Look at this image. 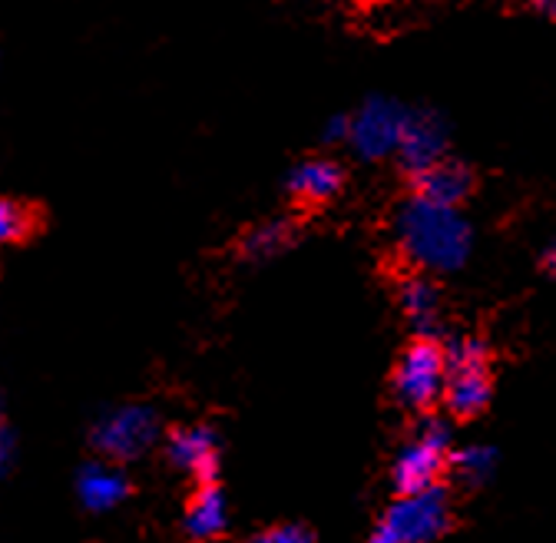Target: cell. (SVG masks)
<instances>
[{
    "label": "cell",
    "mask_w": 556,
    "mask_h": 543,
    "mask_svg": "<svg viewBox=\"0 0 556 543\" xmlns=\"http://www.w3.org/2000/svg\"><path fill=\"white\" fill-rule=\"evenodd\" d=\"M397 249L425 272H454L467 262L473 236L460 210L410 195L394 223Z\"/></svg>",
    "instance_id": "1"
},
{
    "label": "cell",
    "mask_w": 556,
    "mask_h": 543,
    "mask_svg": "<svg viewBox=\"0 0 556 543\" xmlns=\"http://www.w3.org/2000/svg\"><path fill=\"white\" fill-rule=\"evenodd\" d=\"M451 520L447 497L441 488L421 494H401L388 514L381 517L378 530L368 543H431L444 533Z\"/></svg>",
    "instance_id": "2"
},
{
    "label": "cell",
    "mask_w": 556,
    "mask_h": 543,
    "mask_svg": "<svg viewBox=\"0 0 556 543\" xmlns=\"http://www.w3.org/2000/svg\"><path fill=\"white\" fill-rule=\"evenodd\" d=\"M444 401L451 415L457 418H473L480 415L486 401H491V365L477 342L460 338L447 349V384H444Z\"/></svg>",
    "instance_id": "3"
},
{
    "label": "cell",
    "mask_w": 556,
    "mask_h": 543,
    "mask_svg": "<svg viewBox=\"0 0 556 543\" xmlns=\"http://www.w3.org/2000/svg\"><path fill=\"white\" fill-rule=\"evenodd\" d=\"M447 384V352L434 342H414L394 368V394L407 407H428L444 397Z\"/></svg>",
    "instance_id": "4"
},
{
    "label": "cell",
    "mask_w": 556,
    "mask_h": 543,
    "mask_svg": "<svg viewBox=\"0 0 556 543\" xmlns=\"http://www.w3.org/2000/svg\"><path fill=\"white\" fill-rule=\"evenodd\" d=\"M160 434V421L147 404H123L116 412L103 415L93 428V444L100 454L123 460L143 454Z\"/></svg>",
    "instance_id": "5"
},
{
    "label": "cell",
    "mask_w": 556,
    "mask_h": 543,
    "mask_svg": "<svg viewBox=\"0 0 556 543\" xmlns=\"http://www.w3.org/2000/svg\"><path fill=\"white\" fill-rule=\"evenodd\" d=\"M444 467H447V431L441 425H431L401 447L394 460V484L401 488V494L431 491L438 488Z\"/></svg>",
    "instance_id": "6"
},
{
    "label": "cell",
    "mask_w": 556,
    "mask_h": 543,
    "mask_svg": "<svg viewBox=\"0 0 556 543\" xmlns=\"http://www.w3.org/2000/svg\"><path fill=\"white\" fill-rule=\"evenodd\" d=\"M404 126H407V113L401 106H394L391 100H368L352 116L348 143L365 160H384L401 150Z\"/></svg>",
    "instance_id": "7"
},
{
    "label": "cell",
    "mask_w": 556,
    "mask_h": 543,
    "mask_svg": "<svg viewBox=\"0 0 556 543\" xmlns=\"http://www.w3.org/2000/svg\"><path fill=\"white\" fill-rule=\"evenodd\" d=\"M169 460L186 470V473H195V478L208 481L219 467V441L216 434L202 428V425H189V428H179L173 438H169Z\"/></svg>",
    "instance_id": "8"
},
{
    "label": "cell",
    "mask_w": 556,
    "mask_h": 543,
    "mask_svg": "<svg viewBox=\"0 0 556 543\" xmlns=\"http://www.w3.org/2000/svg\"><path fill=\"white\" fill-rule=\"evenodd\" d=\"M444 143L447 132L441 126V119L434 116H407L404 126V140H401V160L404 166H410L414 173H425L431 166H438L444 160Z\"/></svg>",
    "instance_id": "9"
},
{
    "label": "cell",
    "mask_w": 556,
    "mask_h": 543,
    "mask_svg": "<svg viewBox=\"0 0 556 543\" xmlns=\"http://www.w3.org/2000/svg\"><path fill=\"white\" fill-rule=\"evenodd\" d=\"M126 478L123 470L103 460H93L80 470L77 478V494L84 501V507L90 510H113L123 497H126Z\"/></svg>",
    "instance_id": "10"
},
{
    "label": "cell",
    "mask_w": 556,
    "mask_h": 543,
    "mask_svg": "<svg viewBox=\"0 0 556 543\" xmlns=\"http://www.w3.org/2000/svg\"><path fill=\"white\" fill-rule=\"evenodd\" d=\"M473 179L467 173V166L454 163V160H441L438 166L417 173V195L441 202V206H460V199L470 192Z\"/></svg>",
    "instance_id": "11"
},
{
    "label": "cell",
    "mask_w": 556,
    "mask_h": 543,
    "mask_svg": "<svg viewBox=\"0 0 556 543\" xmlns=\"http://www.w3.org/2000/svg\"><path fill=\"white\" fill-rule=\"evenodd\" d=\"M226 520H229V504H226V494L213 484H202L192 501L186 504V530L199 540H208V536H219L226 530Z\"/></svg>",
    "instance_id": "12"
},
{
    "label": "cell",
    "mask_w": 556,
    "mask_h": 543,
    "mask_svg": "<svg viewBox=\"0 0 556 543\" xmlns=\"http://www.w3.org/2000/svg\"><path fill=\"white\" fill-rule=\"evenodd\" d=\"M289 189H292L299 199H308V202L331 199V195L341 189V169H338L331 160H305V163H299V166L292 169Z\"/></svg>",
    "instance_id": "13"
},
{
    "label": "cell",
    "mask_w": 556,
    "mask_h": 543,
    "mask_svg": "<svg viewBox=\"0 0 556 543\" xmlns=\"http://www.w3.org/2000/svg\"><path fill=\"white\" fill-rule=\"evenodd\" d=\"M401 308L404 315L417 325V328H431L438 321V308H441V299H438V289L425 279H414L401 289Z\"/></svg>",
    "instance_id": "14"
},
{
    "label": "cell",
    "mask_w": 556,
    "mask_h": 543,
    "mask_svg": "<svg viewBox=\"0 0 556 543\" xmlns=\"http://www.w3.org/2000/svg\"><path fill=\"white\" fill-rule=\"evenodd\" d=\"M451 460H454V470L470 484H480L483 478H491V470H494V451L486 444H470L457 451Z\"/></svg>",
    "instance_id": "15"
},
{
    "label": "cell",
    "mask_w": 556,
    "mask_h": 543,
    "mask_svg": "<svg viewBox=\"0 0 556 543\" xmlns=\"http://www.w3.org/2000/svg\"><path fill=\"white\" fill-rule=\"evenodd\" d=\"M289 242V229L286 226H278V223H268L262 229H255L245 242V249L252 255H275V252H282Z\"/></svg>",
    "instance_id": "16"
},
{
    "label": "cell",
    "mask_w": 556,
    "mask_h": 543,
    "mask_svg": "<svg viewBox=\"0 0 556 543\" xmlns=\"http://www.w3.org/2000/svg\"><path fill=\"white\" fill-rule=\"evenodd\" d=\"M24 229H27L24 210L17 206V202H11V199H0V245L14 242Z\"/></svg>",
    "instance_id": "17"
},
{
    "label": "cell",
    "mask_w": 556,
    "mask_h": 543,
    "mask_svg": "<svg viewBox=\"0 0 556 543\" xmlns=\"http://www.w3.org/2000/svg\"><path fill=\"white\" fill-rule=\"evenodd\" d=\"M252 543H318L305 527H295V523H282V527H271L265 533H258Z\"/></svg>",
    "instance_id": "18"
},
{
    "label": "cell",
    "mask_w": 556,
    "mask_h": 543,
    "mask_svg": "<svg viewBox=\"0 0 556 543\" xmlns=\"http://www.w3.org/2000/svg\"><path fill=\"white\" fill-rule=\"evenodd\" d=\"M11 451H14V441H11V431H8V425H4V415H0V470L8 467Z\"/></svg>",
    "instance_id": "19"
},
{
    "label": "cell",
    "mask_w": 556,
    "mask_h": 543,
    "mask_svg": "<svg viewBox=\"0 0 556 543\" xmlns=\"http://www.w3.org/2000/svg\"><path fill=\"white\" fill-rule=\"evenodd\" d=\"M348 129H352V119H348V116H334L325 132H328V140H348Z\"/></svg>",
    "instance_id": "20"
},
{
    "label": "cell",
    "mask_w": 556,
    "mask_h": 543,
    "mask_svg": "<svg viewBox=\"0 0 556 543\" xmlns=\"http://www.w3.org/2000/svg\"><path fill=\"white\" fill-rule=\"evenodd\" d=\"M540 11H543L546 17H556V4H540Z\"/></svg>",
    "instance_id": "21"
},
{
    "label": "cell",
    "mask_w": 556,
    "mask_h": 543,
    "mask_svg": "<svg viewBox=\"0 0 556 543\" xmlns=\"http://www.w3.org/2000/svg\"><path fill=\"white\" fill-rule=\"evenodd\" d=\"M546 262H549V265L556 268V245H549V252H546Z\"/></svg>",
    "instance_id": "22"
}]
</instances>
